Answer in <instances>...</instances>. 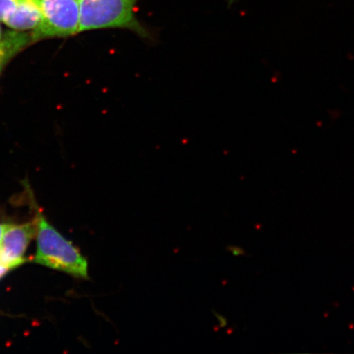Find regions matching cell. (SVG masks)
<instances>
[{
	"label": "cell",
	"mask_w": 354,
	"mask_h": 354,
	"mask_svg": "<svg viewBox=\"0 0 354 354\" xmlns=\"http://www.w3.org/2000/svg\"><path fill=\"white\" fill-rule=\"evenodd\" d=\"M80 33L103 29H122L145 39L152 34L137 17L140 0H79Z\"/></svg>",
	"instance_id": "1"
},
{
	"label": "cell",
	"mask_w": 354,
	"mask_h": 354,
	"mask_svg": "<svg viewBox=\"0 0 354 354\" xmlns=\"http://www.w3.org/2000/svg\"><path fill=\"white\" fill-rule=\"evenodd\" d=\"M35 221L37 225V252L35 262L74 277L88 279L87 260L77 248L48 223L38 207L35 209Z\"/></svg>",
	"instance_id": "2"
},
{
	"label": "cell",
	"mask_w": 354,
	"mask_h": 354,
	"mask_svg": "<svg viewBox=\"0 0 354 354\" xmlns=\"http://www.w3.org/2000/svg\"><path fill=\"white\" fill-rule=\"evenodd\" d=\"M41 13V24L32 33L41 39L66 38L80 33L79 0H35Z\"/></svg>",
	"instance_id": "3"
},
{
	"label": "cell",
	"mask_w": 354,
	"mask_h": 354,
	"mask_svg": "<svg viewBox=\"0 0 354 354\" xmlns=\"http://www.w3.org/2000/svg\"><path fill=\"white\" fill-rule=\"evenodd\" d=\"M37 233L35 221L21 225L8 224L0 241V264L12 269L24 263L26 250Z\"/></svg>",
	"instance_id": "4"
},
{
	"label": "cell",
	"mask_w": 354,
	"mask_h": 354,
	"mask_svg": "<svg viewBox=\"0 0 354 354\" xmlns=\"http://www.w3.org/2000/svg\"><path fill=\"white\" fill-rule=\"evenodd\" d=\"M41 11L35 0H19L15 10L3 24L17 32H34L41 26Z\"/></svg>",
	"instance_id": "5"
},
{
	"label": "cell",
	"mask_w": 354,
	"mask_h": 354,
	"mask_svg": "<svg viewBox=\"0 0 354 354\" xmlns=\"http://www.w3.org/2000/svg\"><path fill=\"white\" fill-rule=\"evenodd\" d=\"M32 32L4 30L0 22V52L12 51L20 54L25 48L34 44Z\"/></svg>",
	"instance_id": "6"
},
{
	"label": "cell",
	"mask_w": 354,
	"mask_h": 354,
	"mask_svg": "<svg viewBox=\"0 0 354 354\" xmlns=\"http://www.w3.org/2000/svg\"><path fill=\"white\" fill-rule=\"evenodd\" d=\"M19 0H0V22L4 24L19 4Z\"/></svg>",
	"instance_id": "7"
},
{
	"label": "cell",
	"mask_w": 354,
	"mask_h": 354,
	"mask_svg": "<svg viewBox=\"0 0 354 354\" xmlns=\"http://www.w3.org/2000/svg\"><path fill=\"white\" fill-rule=\"evenodd\" d=\"M17 55L12 51L0 52V77H1L4 69Z\"/></svg>",
	"instance_id": "8"
},
{
	"label": "cell",
	"mask_w": 354,
	"mask_h": 354,
	"mask_svg": "<svg viewBox=\"0 0 354 354\" xmlns=\"http://www.w3.org/2000/svg\"><path fill=\"white\" fill-rule=\"evenodd\" d=\"M10 268L6 267V266H3L2 264H0V278L3 277L4 274H6Z\"/></svg>",
	"instance_id": "9"
},
{
	"label": "cell",
	"mask_w": 354,
	"mask_h": 354,
	"mask_svg": "<svg viewBox=\"0 0 354 354\" xmlns=\"http://www.w3.org/2000/svg\"><path fill=\"white\" fill-rule=\"evenodd\" d=\"M8 224H0V241H1L4 230L7 227Z\"/></svg>",
	"instance_id": "10"
}]
</instances>
